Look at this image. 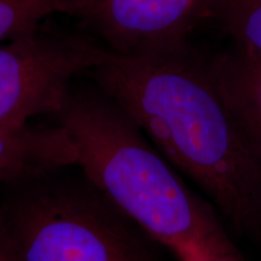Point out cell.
Here are the masks:
<instances>
[{
  "mask_svg": "<svg viewBox=\"0 0 261 261\" xmlns=\"http://www.w3.org/2000/svg\"><path fill=\"white\" fill-rule=\"evenodd\" d=\"M175 171L194 181L237 232L261 241V160L241 132L205 63L184 50L110 52L86 73Z\"/></svg>",
  "mask_w": 261,
  "mask_h": 261,
  "instance_id": "1",
  "label": "cell"
},
{
  "mask_svg": "<svg viewBox=\"0 0 261 261\" xmlns=\"http://www.w3.org/2000/svg\"><path fill=\"white\" fill-rule=\"evenodd\" d=\"M86 180L175 256L214 249L243 260L208 204L102 91H70L58 114Z\"/></svg>",
  "mask_w": 261,
  "mask_h": 261,
  "instance_id": "2",
  "label": "cell"
},
{
  "mask_svg": "<svg viewBox=\"0 0 261 261\" xmlns=\"http://www.w3.org/2000/svg\"><path fill=\"white\" fill-rule=\"evenodd\" d=\"M51 175L11 185L0 203L16 261H155L137 225L102 192Z\"/></svg>",
  "mask_w": 261,
  "mask_h": 261,
  "instance_id": "3",
  "label": "cell"
},
{
  "mask_svg": "<svg viewBox=\"0 0 261 261\" xmlns=\"http://www.w3.org/2000/svg\"><path fill=\"white\" fill-rule=\"evenodd\" d=\"M106 54L84 33L45 23L0 46V127L19 129L34 116L58 115L71 79L96 67Z\"/></svg>",
  "mask_w": 261,
  "mask_h": 261,
  "instance_id": "4",
  "label": "cell"
},
{
  "mask_svg": "<svg viewBox=\"0 0 261 261\" xmlns=\"http://www.w3.org/2000/svg\"><path fill=\"white\" fill-rule=\"evenodd\" d=\"M217 0H86L80 19L126 57L187 48L189 35L214 16Z\"/></svg>",
  "mask_w": 261,
  "mask_h": 261,
  "instance_id": "5",
  "label": "cell"
},
{
  "mask_svg": "<svg viewBox=\"0 0 261 261\" xmlns=\"http://www.w3.org/2000/svg\"><path fill=\"white\" fill-rule=\"evenodd\" d=\"M76 165V151L62 126L0 127V184L15 185Z\"/></svg>",
  "mask_w": 261,
  "mask_h": 261,
  "instance_id": "6",
  "label": "cell"
},
{
  "mask_svg": "<svg viewBox=\"0 0 261 261\" xmlns=\"http://www.w3.org/2000/svg\"><path fill=\"white\" fill-rule=\"evenodd\" d=\"M207 67L241 132L261 160V55L237 47Z\"/></svg>",
  "mask_w": 261,
  "mask_h": 261,
  "instance_id": "7",
  "label": "cell"
},
{
  "mask_svg": "<svg viewBox=\"0 0 261 261\" xmlns=\"http://www.w3.org/2000/svg\"><path fill=\"white\" fill-rule=\"evenodd\" d=\"M86 0H0V41L39 27L55 14L79 18Z\"/></svg>",
  "mask_w": 261,
  "mask_h": 261,
  "instance_id": "8",
  "label": "cell"
},
{
  "mask_svg": "<svg viewBox=\"0 0 261 261\" xmlns=\"http://www.w3.org/2000/svg\"><path fill=\"white\" fill-rule=\"evenodd\" d=\"M213 18L238 47L261 55V0H217Z\"/></svg>",
  "mask_w": 261,
  "mask_h": 261,
  "instance_id": "9",
  "label": "cell"
},
{
  "mask_svg": "<svg viewBox=\"0 0 261 261\" xmlns=\"http://www.w3.org/2000/svg\"><path fill=\"white\" fill-rule=\"evenodd\" d=\"M177 257L179 261H243L230 255V254L208 249V248L189 250V252L181 253Z\"/></svg>",
  "mask_w": 261,
  "mask_h": 261,
  "instance_id": "10",
  "label": "cell"
},
{
  "mask_svg": "<svg viewBox=\"0 0 261 261\" xmlns=\"http://www.w3.org/2000/svg\"><path fill=\"white\" fill-rule=\"evenodd\" d=\"M0 261H16L2 226H0Z\"/></svg>",
  "mask_w": 261,
  "mask_h": 261,
  "instance_id": "11",
  "label": "cell"
}]
</instances>
